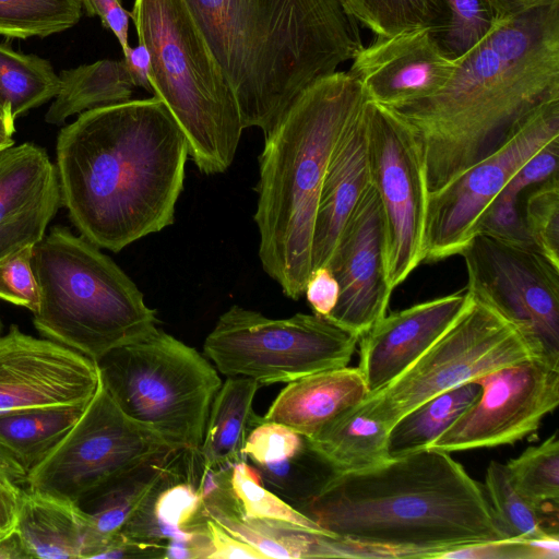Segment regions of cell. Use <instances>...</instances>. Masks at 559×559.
I'll return each instance as SVG.
<instances>
[{
	"label": "cell",
	"mask_w": 559,
	"mask_h": 559,
	"mask_svg": "<svg viewBox=\"0 0 559 559\" xmlns=\"http://www.w3.org/2000/svg\"><path fill=\"white\" fill-rule=\"evenodd\" d=\"M188 156L155 95L83 111L57 138L62 205L81 236L119 252L174 223Z\"/></svg>",
	"instance_id": "obj_1"
},
{
	"label": "cell",
	"mask_w": 559,
	"mask_h": 559,
	"mask_svg": "<svg viewBox=\"0 0 559 559\" xmlns=\"http://www.w3.org/2000/svg\"><path fill=\"white\" fill-rule=\"evenodd\" d=\"M559 97V2L498 20L456 59L444 87L394 111L413 130L428 194L501 147L542 103Z\"/></svg>",
	"instance_id": "obj_2"
},
{
	"label": "cell",
	"mask_w": 559,
	"mask_h": 559,
	"mask_svg": "<svg viewBox=\"0 0 559 559\" xmlns=\"http://www.w3.org/2000/svg\"><path fill=\"white\" fill-rule=\"evenodd\" d=\"M300 511L331 536L377 548L384 558H438L507 538L485 489L449 452L431 448L334 473Z\"/></svg>",
	"instance_id": "obj_3"
},
{
	"label": "cell",
	"mask_w": 559,
	"mask_h": 559,
	"mask_svg": "<svg viewBox=\"0 0 559 559\" xmlns=\"http://www.w3.org/2000/svg\"><path fill=\"white\" fill-rule=\"evenodd\" d=\"M235 94L266 135L313 82L362 47L341 0H185Z\"/></svg>",
	"instance_id": "obj_4"
},
{
	"label": "cell",
	"mask_w": 559,
	"mask_h": 559,
	"mask_svg": "<svg viewBox=\"0 0 559 559\" xmlns=\"http://www.w3.org/2000/svg\"><path fill=\"white\" fill-rule=\"evenodd\" d=\"M367 96L349 72L309 85L264 135L254 222L264 272L285 296L299 299L312 271L314 222L334 147Z\"/></svg>",
	"instance_id": "obj_5"
},
{
	"label": "cell",
	"mask_w": 559,
	"mask_h": 559,
	"mask_svg": "<svg viewBox=\"0 0 559 559\" xmlns=\"http://www.w3.org/2000/svg\"><path fill=\"white\" fill-rule=\"evenodd\" d=\"M39 289L33 323L43 337L97 361L156 329L154 309L135 283L99 248L53 226L33 248Z\"/></svg>",
	"instance_id": "obj_6"
},
{
	"label": "cell",
	"mask_w": 559,
	"mask_h": 559,
	"mask_svg": "<svg viewBox=\"0 0 559 559\" xmlns=\"http://www.w3.org/2000/svg\"><path fill=\"white\" fill-rule=\"evenodd\" d=\"M151 56L153 93L182 130L205 175L234 162L243 130L235 94L185 0H134L130 12Z\"/></svg>",
	"instance_id": "obj_7"
},
{
	"label": "cell",
	"mask_w": 559,
	"mask_h": 559,
	"mask_svg": "<svg viewBox=\"0 0 559 559\" xmlns=\"http://www.w3.org/2000/svg\"><path fill=\"white\" fill-rule=\"evenodd\" d=\"M96 365L103 386L127 417L173 450H199L222 385L204 356L156 328Z\"/></svg>",
	"instance_id": "obj_8"
},
{
	"label": "cell",
	"mask_w": 559,
	"mask_h": 559,
	"mask_svg": "<svg viewBox=\"0 0 559 559\" xmlns=\"http://www.w3.org/2000/svg\"><path fill=\"white\" fill-rule=\"evenodd\" d=\"M358 342L359 336L326 317L270 319L234 305L206 336L203 353L225 376L269 385L345 367Z\"/></svg>",
	"instance_id": "obj_9"
},
{
	"label": "cell",
	"mask_w": 559,
	"mask_h": 559,
	"mask_svg": "<svg viewBox=\"0 0 559 559\" xmlns=\"http://www.w3.org/2000/svg\"><path fill=\"white\" fill-rule=\"evenodd\" d=\"M530 357L531 350L515 326L473 298L460 318L406 371L369 394L362 404L391 429L427 400Z\"/></svg>",
	"instance_id": "obj_10"
},
{
	"label": "cell",
	"mask_w": 559,
	"mask_h": 559,
	"mask_svg": "<svg viewBox=\"0 0 559 559\" xmlns=\"http://www.w3.org/2000/svg\"><path fill=\"white\" fill-rule=\"evenodd\" d=\"M468 294L519 331L532 357L559 368V267L534 246L476 234L462 249Z\"/></svg>",
	"instance_id": "obj_11"
},
{
	"label": "cell",
	"mask_w": 559,
	"mask_h": 559,
	"mask_svg": "<svg viewBox=\"0 0 559 559\" xmlns=\"http://www.w3.org/2000/svg\"><path fill=\"white\" fill-rule=\"evenodd\" d=\"M170 451L162 439L120 411L99 379L78 421L34 471L25 489L76 503L95 488Z\"/></svg>",
	"instance_id": "obj_12"
},
{
	"label": "cell",
	"mask_w": 559,
	"mask_h": 559,
	"mask_svg": "<svg viewBox=\"0 0 559 559\" xmlns=\"http://www.w3.org/2000/svg\"><path fill=\"white\" fill-rule=\"evenodd\" d=\"M370 182L385 226V270L394 289L423 263L428 191L418 141L394 111L364 105Z\"/></svg>",
	"instance_id": "obj_13"
},
{
	"label": "cell",
	"mask_w": 559,
	"mask_h": 559,
	"mask_svg": "<svg viewBox=\"0 0 559 559\" xmlns=\"http://www.w3.org/2000/svg\"><path fill=\"white\" fill-rule=\"evenodd\" d=\"M558 136L559 97H555L537 106L501 147L428 194L423 263L460 254L509 179Z\"/></svg>",
	"instance_id": "obj_14"
},
{
	"label": "cell",
	"mask_w": 559,
	"mask_h": 559,
	"mask_svg": "<svg viewBox=\"0 0 559 559\" xmlns=\"http://www.w3.org/2000/svg\"><path fill=\"white\" fill-rule=\"evenodd\" d=\"M481 393L428 448L447 452L513 444L559 404V368L530 357L476 379Z\"/></svg>",
	"instance_id": "obj_15"
},
{
	"label": "cell",
	"mask_w": 559,
	"mask_h": 559,
	"mask_svg": "<svg viewBox=\"0 0 559 559\" xmlns=\"http://www.w3.org/2000/svg\"><path fill=\"white\" fill-rule=\"evenodd\" d=\"M98 385L85 355L16 324L0 336V413L87 404Z\"/></svg>",
	"instance_id": "obj_16"
},
{
	"label": "cell",
	"mask_w": 559,
	"mask_h": 559,
	"mask_svg": "<svg viewBox=\"0 0 559 559\" xmlns=\"http://www.w3.org/2000/svg\"><path fill=\"white\" fill-rule=\"evenodd\" d=\"M340 295L331 321L357 336L386 314L393 289L385 270V226L377 190L362 193L328 264Z\"/></svg>",
	"instance_id": "obj_17"
},
{
	"label": "cell",
	"mask_w": 559,
	"mask_h": 559,
	"mask_svg": "<svg viewBox=\"0 0 559 559\" xmlns=\"http://www.w3.org/2000/svg\"><path fill=\"white\" fill-rule=\"evenodd\" d=\"M352 60L348 72L367 99L392 110L433 96L456 68V59L445 55L430 27L376 36Z\"/></svg>",
	"instance_id": "obj_18"
},
{
	"label": "cell",
	"mask_w": 559,
	"mask_h": 559,
	"mask_svg": "<svg viewBox=\"0 0 559 559\" xmlns=\"http://www.w3.org/2000/svg\"><path fill=\"white\" fill-rule=\"evenodd\" d=\"M467 290L416 304L382 317L360 342V369L369 394L397 379L468 308ZM368 394V395H369Z\"/></svg>",
	"instance_id": "obj_19"
},
{
	"label": "cell",
	"mask_w": 559,
	"mask_h": 559,
	"mask_svg": "<svg viewBox=\"0 0 559 559\" xmlns=\"http://www.w3.org/2000/svg\"><path fill=\"white\" fill-rule=\"evenodd\" d=\"M61 205L56 165L41 146L0 152V258L39 242Z\"/></svg>",
	"instance_id": "obj_20"
},
{
	"label": "cell",
	"mask_w": 559,
	"mask_h": 559,
	"mask_svg": "<svg viewBox=\"0 0 559 559\" xmlns=\"http://www.w3.org/2000/svg\"><path fill=\"white\" fill-rule=\"evenodd\" d=\"M369 185L367 129L362 106L337 141L328 165L314 222L312 270L328 266L343 228Z\"/></svg>",
	"instance_id": "obj_21"
},
{
	"label": "cell",
	"mask_w": 559,
	"mask_h": 559,
	"mask_svg": "<svg viewBox=\"0 0 559 559\" xmlns=\"http://www.w3.org/2000/svg\"><path fill=\"white\" fill-rule=\"evenodd\" d=\"M368 394L358 367L328 369L288 382L263 418L310 438Z\"/></svg>",
	"instance_id": "obj_22"
},
{
	"label": "cell",
	"mask_w": 559,
	"mask_h": 559,
	"mask_svg": "<svg viewBox=\"0 0 559 559\" xmlns=\"http://www.w3.org/2000/svg\"><path fill=\"white\" fill-rule=\"evenodd\" d=\"M182 450H174L144 466L112 479L76 501L86 514L88 534L83 559L95 555L157 490L177 467Z\"/></svg>",
	"instance_id": "obj_23"
},
{
	"label": "cell",
	"mask_w": 559,
	"mask_h": 559,
	"mask_svg": "<svg viewBox=\"0 0 559 559\" xmlns=\"http://www.w3.org/2000/svg\"><path fill=\"white\" fill-rule=\"evenodd\" d=\"M87 404L0 413V471L25 489Z\"/></svg>",
	"instance_id": "obj_24"
},
{
	"label": "cell",
	"mask_w": 559,
	"mask_h": 559,
	"mask_svg": "<svg viewBox=\"0 0 559 559\" xmlns=\"http://www.w3.org/2000/svg\"><path fill=\"white\" fill-rule=\"evenodd\" d=\"M15 530L29 559H83L88 522L75 502L23 489Z\"/></svg>",
	"instance_id": "obj_25"
},
{
	"label": "cell",
	"mask_w": 559,
	"mask_h": 559,
	"mask_svg": "<svg viewBox=\"0 0 559 559\" xmlns=\"http://www.w3.org/2000/svg\"><path fill=\"white\" fill-rule=\"evenodd\" d=\"M260 383L247 377H228L216 392L206 419L199 454L207 468H233L247 462L245 445L264 418L252 403Z\"/></svg>",
	"instance_id": "obj_26"
},
{
	"label": "cell",
	"mask_w": 559,
	"mask_h": 559,
	"mask_svg": "<svg viewBox=\"0 0 559 559\" xmlns=\"http://www.w3.org/2000/svg\"><path fill=\"white\" fill-rule=\"evenodd\" d=\"M389 431L388 425L360 402L306 439L335 474H347L366 471L390 460Z\"/></svg>",
	"instance_id": "obj_27"
},
{
	"label": "cell",
	"mask_w": 559,
	"mask_h": 559,
	"mask_svg": "<svg viewBox=\"0 0 559 559\" xmlns=\"http://www.w3.org/2000/svg\"><path fill=\"white\" fill-rule=\"evenodd\" d=\"M60 91L45 121L61 124L76 114L131 99L134 84L124 60L103 59L60 71Z\"/></svg>",
	"instance_id": "obj_28"
},
{
	"label": "cell",
	"mask_w": 559,
	"mask_h": 559,
	"mask_svg": "<svg viewBox=\"0 0 559 559\" xmlns=\"http://www.w3.org/2000/svg\"><path fill=\"white\" fill-rule=\"evenodd\" d=\"M204 513L229 534L260 551L264 559L332 558L336 555V537L286 523L249 519L241 513L214 509H204Z\"/></svg>",
	"instance_id": "obj_29"
},
{
	"label": "cell",
	"mask_w": 559,
	"mask_h": 559,
	"mask_svg": "<svg viewBox=\"0 0 559 559\" xmlns=\"http://www.w3.org/2000/svg\"><path fill=\"white\" fill-rule=\"evenodd\" d=\"M481 393L477 381L444 391L419 404L390 429L389 459L402 457L427 449L442 435Z\"/></svg>",
	"instance_id": "obj_30"
},
{
	"label": "cell",
	"mask_w": 559,
	"mask_h": 559,
	"mask_svg": "<svg viewBox=\"0 0 559 559\" xmlns=\"http://www.w3.org/2000/svg\"><path fill=\"white\" fill-rule=\"evenodd\" d=\"M60 84L47 59L0 44V105L14 120L55 98Z\"/></svg>",
	"instance_id": "obj_31"
},
{
	"label": "cell",
	"mask_w": 559,
	"mask_h": 559,
	"mask_svg": "<svg viewBox=\"0 0 559 559\" xmlns=\"http://www.w3.org/2000/svg\"><path fill=\"white\" fill-rule=\"evenodd\" d=\"M485 492L496 521L510 539L537 538L558 534V524L533 507L514 488L507 466L491 461L485 475Z\"/></svg>",
	"instance_id": "obj_32"
},
{
	"label": "cell",
	"mask_w": 559,
	"mask_h": 559,
	"mask_svg": "<svg viewBox=\"0 0 559 559\" xmlns=\"http://www.w3.org/2000/svg\"><path fill=\"white\" fill-rule=\"evenodd\" d=\"M514 488L547 516L558 512L559 439L555 431L538 445L530 447L506 463Z\"/></svg>",
	"instance_id": "obj_33"
},
{
	"label": "cell",
	"mask_w": 559,
	"mask_h": 559,
	"mask_svg": "<svg viewBox=\"0 0 559 559\" xmlns=\"http://www.w3.org/2000/svg\"><path fill=\"white\" fill-rule=\"evenodd\" d=\"M349 12L376 36L416 27H430L436 36L447 19L441 0H349Z\"/></svg>",
	"instance_id": "obj_34"
},
{
	"label": "cell",
	"mask_w": 559,
	"mask_h": 559,
	"mask_svg": "<svg viewBox=\"0 0 559 559\" xmlns=\"http://www.w3.org/2000/svg\"><path fill=\"white\" fill-rule=\"evenodd\" d=\"M81 15L80 0H0V35L44 38L71 28Z\"/></svg>",
	"instance_id": "obj_35"
},
{
	"label": "cell",
	"mask_w": 559,
	"mask_h": 559,
	"mask_svg": "<svg viewBox=\"0 0 559 559\" xmlns=\"http://www.w3.org/2000/svg\"><path fill=\"white\" fill-rule=\"evenodd\" d=\"M263 485L300 509L305 507L334 474L332 468L308 444L281 462L255 466Z\"/></svg>",
	"instance_id": "obj_36"
},
{
	"label": "cell",
	"mask_w": 559,
	"mask_h": 559,
	"mask_svg": "<svg viewBox=\"0 0 559 559\" xmlns=\"http://www.w3.org/2000/svg\"><path fill=\"white\" fill-rule=\"evenodd\" d=\"M231 487L246 518L286 523L331 536L312 519L266 488L258 471L247 462L234 465Z\"/></svg>",
	"instance_id": "obj_37"
},
{
	"label": "cell",
	"mask_w": 559,
	"mask_h": 559,
	"mask_svg": "<svg viewBox=\"0 0 559 559\" xmlns=\"http://www.w3.org/2000/svg\"><path fill=\"white\" fill-rule=\"evenodd\" d=\"M441 1L447 19L435 37L448 57L457 59L490 33L497 19L487 0Z\"/></svg>",
	"instance_id": "obj_38"
},
{
	"label": "cell",
	"mask_w": 559,
	"mask_h": 559,
	"mask_svg": "<svg viewBox=\"0 0 559 559\" xmlns=\"http://www.w3.org/2000/svg\"><path fill=\"white\" fill-rule=\"evenodd\" d=\"M522 213L532 245L559 267L558 175L532 190Z\"/></svg>",
	"instance_id": "obj_39"
},
{
	"label": "cell",
	"mask_w": 559,
	"mask_h": 559,
	"mask_svg": "<svg viewBox=\"0 0 559 559\" xmlns=\"http://www.w3.org/2000/svg\"><path fill=\"white\" fill-rule=\"evenodd\" d=\"M34 246L0 258V299L33 313L39 306V289L32 265Z\"/></svg>",
	"instance_id": "obj_40"
},
{
	"label": "cell",
	"mask_w": 559,
	"mask_h": 559,
	"mask_svg": "<svg viewBox=\"0 0 559 559\" xmlns=\"http://www.w3.org/2000/svg\"><path fill=\"white\" fill-rule=\"evenodd\" d=\"M306 438L287 426L263 420L249 435L245 454L254 466L272 464L295 455Z\"/></svg>",
	"instance_id": "obj_41"
},
{
	"label": "cell",
	"mask_w": 559,
	"mask_h": 559,
	"mask_svg": "<svg viewBox=\"0 0 559 559\" xmlns=\"http://www.w3.org/2000/svg\"><path fill=\"white\" fill-rule=\"evenodd\" d=\"M476 234L520 245L533 246L526 233L519 200L497 195L484 213Z\"/></svg>",
	"instance_id": "obj_42"
},
{
	"label": "cell",
	"mask_w": 559,
	"mask_h": 559,
	"mask_svg": "<svg viewBox=\"0 0 559 559\" xmlns=\"http://www.w3.org/2000/svg\"><path fill=\"white\" fill-rule=\"evenodd\" d=\"M559 136L552 139L526 160L498 195L520 200L522 192L558 175Z\"/></svg>",
	"instance_id": "obj_43"
},
{
	"label": "cell",
	"mask_w": 559,
	"mask_h": 559,
	"mask_svg": "<svg viewBox=\"0 0 559 559\" xmlns=\"http://www.w3.org/2000/svg\"><path fill=\"white\" fill-rule=\"evenodd\" d=\"M304 294L314 314L329 317L340 295L338 283L331 269L320 266L312 270Z\"/></svg>",
	"instance_id": "obj_44"
},
{
	"label": "cell",
	"mask_w": 559,
	"mask_h": 559,
	"mask_svg": "<svg viewBox=\"0 0 559 559\" xmlns=\"http://www.w3.org/2000/svg\"><path fill=\"white\" fill-rule=\"evenodd\" d=\"M88 16H98L102 25L111 31L118 39L122 51H127L129 45L130 12L123 7L121 0H80Z\"/></svg>",
	"instance_id": "obj_45"
},
{
	"label": "cell",
	"mask_w": 559,
	"mask_h": 559,
	"mask_svg": "<svg viewBox=\"0 0 559 559\" xmlns=\"http://www.w3.org/2000/svg\"><path fill=\"white\" fill-rule=\"evenodd\" d=\"M166 542L141 539L118 533L95 555V558H165Z\"/></svg>",
	"instance_id": "obj_46"
},
{
	"label": "cell",
	"mask_w": 559,
	"mask_h": 559,
	"mask_svg": "<svg viewBox=\"0 0 559 559\" xmlns=\"http://www.w3.org/2000/svg\"><path fill=\"white\" fill-rule=\"evenodd\" d=\"M212 543L205 525L191 528L180 537L166 542L164 559H210Z\"/></svg>",
	"instance_id": "obj_47"
},
{
	"label": "cell",
	"mask_w": 559,
	"mask_h": 559,
	"mask_svg": "<svg viewBox=\"0 0 559 559\" xmlns=\"http://www.w3.org/2000/svg\"><path fill=\"white\" fill-rule=\"evenodd\" d=\"M206 527L212 543L210 559H264V556L251 545L229 534L212 519L206 516Z\"/></svg>",
	"instance_id": "obj_48"
},
{
	"label": "cell",
	"mask_w": 559,
	"mask_h": 559,
	"mask_svg": "<svg viewBox=\"0 0 559 559\" xmlns=\"http://www.w3.org/2000/svg\"><path fill=\"white\" fill-rule=\"evenodd\" d=\"M23 489L0 471V535L15 527Z\"/></svg>",
	"instance_id": "obj_49"
},
{
	"label": "cell",
	"mask_w": 559,
	"mask_h": 559,
	"mask_svg": "<svg viewBox=\"0 0 559 559\" xmlns=\"http://www.w3.org/2000/svg\"><path fill=\"white\" fill-rule=\"evenodd\" d=\"M123 56L127 70L134 86L153 93L150 81L151 56L147 47L143 43L139 41L138 46H130L129 49L123 52Z\"/></svg>",
	"instance_id": "obj_50"
},
{
	"label": "cell",
	"mask_w": 559,
	"mask_h": 559,
	"mask_svg": "<svg viewBox=\"0 0 559 559\" xmlns=\"http://www.w3.org/2000/svg\"><path fill=\"white\" fill-rule=\"evenodd\" d=\"M487 2L498 21L550 5L559 0H487Z\"/></svg>",
	"instance_id": "obj_51"
},
{
	"label": "cell",
	"mask_w": 559,
	"mask_h": 559,
	"mask_svg": "<svg viewBox=\"0 0 559 559\" xmlns=\"http://www.w3.org/2000/svg\"><path fill=\"white\" fill-rule=\"evenodd\" d=\"M0 559H29L15 527L0 535Z\"/></svg>",
	"instance_id": "obj_52"
},
{
	"label": "cell",
	"mask_w": 559,
	"mask_h": 559,
	"mask_svg": "<svg viewBox=\"0 0 559 559\" xmlns=\"http://www.w3.org/2000/svg\"><path fill=\"white\" fill-rule=\"evenodd\" d=\"M15 120L12 118L10 112L0 105V132L12 136L15 132Z\"/></svg>",
	"instance_id": "obj_53"
},
{
	"label": "cell",
	"mask_w": 559,
	"mask_h": 559,
	"mask_svg": "<svg viewBox=\"0 0 559 559\" xmlns=\"http://www.w3.org/2000/svg\"><path fill=\"white\" fill-rule=\"evenodd\" d=\"M14 144V140L12 136L5 135L0 132V152L10 147Z\"/></svg>",
	"instance_id": "obj_54"
},
{
	"label": "cell",
	"mask_w": 559,
	"mask_h": 559,
	"mask_svg": "<svg viewBox=\"0 0 559 559\" xmlns=\"http://www.w3.org/2000/svg\"><path fill=\"white\" fill-rule=\"evenodd\" d=\"M2 331H3V323H2V320L0 318V336L2 335Z\"/></svg>",
	"instance_id": "obj_55"
}]
</instances>
